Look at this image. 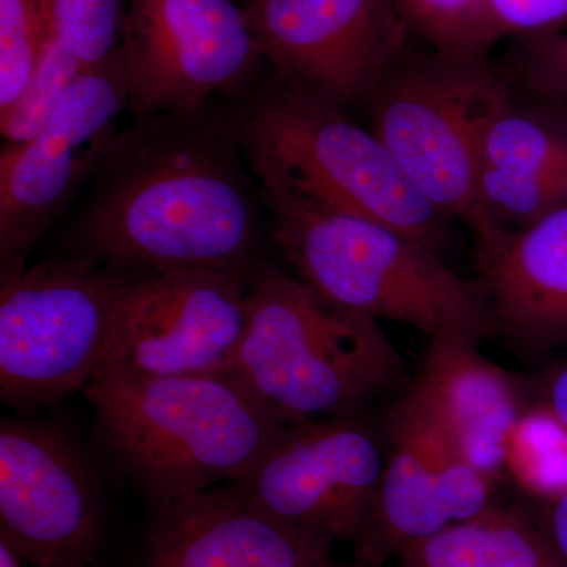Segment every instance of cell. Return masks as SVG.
<instances>
[{"label":"cell","mask_w":567,"mask_h":567,"mask_svg":"<svg viewBox=\"0 0 567 567\" xmlns=\"http://www.w3.org/2000/svg\"><path fill=\"white\" fill-rule=\"evenodd\" d=\"M246 163L238 106L133 118L70 223L66 252L118 271L204 270L248 278L270 238Z\"/></svg>","instance_id":"1"},{"label":"cell","mask_w":567,"mask_h":567,"mask_svg":"<svg viewBox=\"0 0 567 567\" xmlns=\"http://www.w3.org/2000/svg\"><path fill=\"white\" fill-rule=\"evenodd\" d=\"M84 391L112 458L152 507L233 483L292 425L229 374L148 375L103 361Z\"/></svg>","instance_id":"2"},{"label":"cell","mask_w":567,"mask_h":567,"mask_svg":"<svg viewBox=\"0 0 567 567\" xmlns=\"http://www.w3.org/2000/svg\"><path fill=\"white\" fill-rule=\"evenodd\" d=\"M237 106L246 163L265 199L386 224L442 251L450 218L371 128L275 71Z\"/></svg>","instance_id":"3"},{"label":"cell","mask_w":567,"mask_h":567,"mask_svg":"<svg viewBox=\"0 0 567 567\" xmlns=\"http://www.w3.org/2000/svg\"><path fill=\"white\" fill-rule=\"evenodd\" d=\"M248 282V327L229 375L276 416H358L404 385V361L375 320L328 303L270 259Z\"/></svg>","instance_id":"4"},{"label":"cell","mask_w":567,"mask_h":567,"mask_svg":"<svg viewBox=\"0 0 567 567\" xmlns=\"http://www.w3.org/2000/svg\"><path fill=\"white\" fill-rule=\"evenodd\" d=\"M271 241L292 275L328 303L375 322L409 324L429 341L481 344L495 324L477 282L386 224L265 199Z\"/></svg>","instance_id":"5"},{"label":"cell","mask_w":567,"mask_h":567,"mask_svg":"<svg viewBox=\"0 0 567 567\" xmlns=\"http://www.w3.org/2000/svg\"><path fill=\"white\" fill-rule=\"evenodd\" d=\"M511 92L506 71L483 55L405 50L365 106L372 133L406 177L436 210L464 223L475 246L496 234L477 203L481 144Z\"/></svg>","instance_id":"6"},{"label":"cell","mask_w":567,"mask_h":567,"mask_svg":"<svg viewBox=\"0 0 567 567\" xmlns=\"http://www.w3.org/2000/svg\"><path fill=\"white\" fill-rule=\"evenodd\" d=\"M125 271L47 257L0 284V398L18 410L85 390L110 350Z\"/></svg>","instance_id":"7"},{"label":"cell","mask_w":567,"mask_h":567,"mask_svg":"<svg viewBox=\"0 0 567 567\" xmlns=\"http://www.w3.org/2000/svg\"><path fill=\"white\" fill-rule=\"evenodd\" d=\"M128 111L118 48L82 71L47 125L0 155V284L25 270L32 249L102 169Z\"/></svg>","instance_id":"8"},{"label":"cell","mask_w":567,"mask_h":567,"mask_svg":"<svg viewBox=\"0 0 567 567\" xmlns=\"http://www.w3.org/2000/svg\"><path fill=\"white\" fill-rule=\"evenodd\" d=\"M121 50L133 118L244 103L270 69L237 0H128Z\"/></svg>","instance_id":"9"},{"label":"cell","mask_w":567,"mask_h":567,"mask_svg":"<svg viewBox=\"0 0 567 567\" xmlns=\"http://www.w3.org/2000/svg\"><path fill=\"white\" fill-rule=\"evenodd\" d=\"M276 74L328 106H368L412 35L395 0H252L245 7Z\"/></svg>","instance_id":"10"},{"label":"cell","mask_w":567,"mask_h":567,"mask_svg":"<svg viewBox=\"0 0 567 567\" xmlns=\"http://www.w3.org/2000/svg\"><path fill=\"white\" fill-rule=\"evenodd\" d=\"M0 540L32 567L89 566L102 550L99 476L58 424L0 423Z\"/></svg>","instance_id":"11"},{"label":"cell","mask_w":567,"mask_h":567,"mask_svg":"<svg viewBox=\"0 0 567 567\" xmlns=\"http://www.w3.org/2000/svg\"><path fill=\"white\" fill-rule=\"evenodd\" d=\"M386 454L358 416L292 424L244 476L237 494L295 528L357 543L379 495Z\"/></svg>","instance_id":"12"},{"label":"cell","mask_w":567,"mask_h":567,"mask_svg":"<svg viewBox=\"0 0 567 567\" xmlns=\"http://www.w3.org/2000/svg\"><path fill=\"white\" fill-rule=\"evenodd\" d=\"M248 315L245 276L125 271L104 361L148 375L229 374Z\"/></svg>","instance_id":"13"},{"label":"cell","mask_w":567,"mask_h":567,"mask_svg":"<svg viewBox=\"0 0 567 567\" xmlns=\"http://www.w3.org/2000/svg\"><path fill=\"white\" fill-rule=\"evenodd\" d=\"M331 546L224 484L152 507L141 567H333Z\"/></svg>","instance_id":"14"},{"label":"cell","mask_w":567,"mask_h":567,"mask_svg":"<svg viewBox=\"0 0 567 567\" xmlns=\"http://www.w3.org/2000/svg\"><path fill=\"white\" fill-rule=\"evenodd\" d=\"M477 286L495 324L517 349L567 347V205L516 233L475 246Z\"/></svg>","instance_id":"15"},{"label":"cell","mask_w":567,"mask_h":567,"mask_svg":"<svg viewBox=\"0 0 567 567\" xmlns=\"http://www.w3.org/2000/svg\"><path fill=\"white\" fill-rule=\"evenodd\" d=\"M445 425L466 461L492 477L506 465L524 399L514 377L466 341H431L412 383Z\"/></svg>","instance_id":"16"},{"label":"cell","mask_w":567,"mask_h":567,"mask_svg":"<svg viewBox=\"0 0 567 567\" xmlns=\"http://www.w3.org/2000/svg\"><path fill=\"white\" fill-rule=\"evenodd\" d=\"M390 429L379 495L363 535L354 543L363 567L382 566L409 544L454 524L409 393L399 399Z\"/></svg>","instance_id":"17"},{"label":"cell","mask_w":567,"mask_h":567,"mask_svg":"<svg viewBox=\"0 0 567 567\" xmlns=\"http://www.w3.org/2000/svg\"><path fill=\"white\" fill-rule=\"evenodd\" d=\"M395 557L401 567H565L539 522L495 505Z\"/></svg>","instance_id":"18"},{"label":"cell","mask_w":567,"mask_h":567,"mask_svg":"<svg viewBox=\"0 0 567 567\" xmlns=\"http://www.w3.org/2000/svg\"><path fill=\"white\" fill-rule=\"evenodd\" d=\"M481 163L536 177L567 174V112L539 102H520L511 92L487 123Z\"/></svg>","instance_id":"19"},{"label":"cell","mask_w":567,"mask_h":567,"mask_svg":"<svg viewBox=\"0 0 567 567\" xmlns=\"http://www.w3.org/2000/svg\"><path fill=\"white\" fill-rule=\"evenodd\" d=\"M477 203L494 233H516L567 205V174L536 177L483 167Z\"/></svg>","instance_id":"20"},{"label":"cell","mask_w":567,"mask_h":567,"mask_svg":"<svg viewBox=\"0 0 567 567\" xmlns=\"http://www.w3.org/2000/svg\"><path fill=\"white\" fill-rule=\"evenodd\" d=\"M51 33L47 0H0V115L31 84Z\"/></svg>","instance_id":"21"},{"label":"cell","mask_w":567,"mask_h":567,"mask_svg":"<svg viewBox=\"0 0 567 567\" xmlns=\"http://www.w3.org/2000/svg\"><path fill=\"white\" fill-rule=\"evenodd\" d=\"M506 465L543 502L563 494L567 491V429L544 406L525 413L511 440Z\"/></svg>","instance_id":"22"},{"label":"cell","mask_w":567,"mask_h":567,"mask_svg":"<svg viewBox=\"0 0 567 567\" xmlns=\"http://www.w3.org/2000/svg\"><path fill=\"white\" fill-rule=\"evenodd\" d=\"M89 66L51 33L35 76L11 110L0 115L3 147L14 148L31 141L47 125L73 82Z\"/></svg>","instance_id":"23"},{"label":"cell","mask_w":567,"mask_h":567,"mask_svg":"<svg viewBox=\"0 0 567 567\" xmlns=\"http://www.w3.org/2000/svg\"><path fill=\"white\" fill-rule=\"evenodd\" d=\"M128 0H47L52 33L84 66L121 48Z\"/></svg>","instance_id":"24"},{"label":"cell","mask_w":567,"mask_h":567,"mask_svg":"<svg viewBox=\"0 0 567 567\" xmlns=\"http://www.w3.org/2000/svg\"><path fill=\"white\" fill-rule=\"evenodd\" d=\"M409 25L434 51L453 55H483V0H395Z\"/></svg>","instance_id":"25"},{"label":"cell","mask_w":567,"mask_h":567,"mask_svg":"<svg viewBox=\"0 0 567 567\" xmlns=\"http://www.w3.org/2000/svg\"><path fill=\"white\" fill-rule=\"evenodd\" d=\"M514 82L547 106L567 112V33H546L528 39L513 73Z\"/></svg>","instance_id":"26"},{"label":"cell","mask_w":567,"mask_h":567,"mask_svg":"<svg viewBox=\"0 0 567 567\" xmlns=\"http://www.w3.org/2000/svg\"><path fill=\"white\" fill-rule=\"evenodd\" d=\"M567 22V0H483L481 47L484 54L505 37L554 33Z\"/></svg>","instance_id":"27"},{"label":"cell","mask_w":567,"mask_h":567,"mask_svg":"<svg viewBox=\"0 0 567 567\" xmlns=\"http://www.w3.org/2000/svg\"><path fill=\"white\" fill-rule=\"evenodd\" d=\"M537 522L546 532L563 565L567 567V491L544 502Z\"/></svg>","instance_id":"28"},{"label":"cell","mask_w":567,"mask_h":567,"mask_svg":"<svg viewBox=\"0 0 567 567\" xmlns=\"http://www.w3.org/2000/svg\"><path fill=\"white\" fill-rule=\"evenodd\" d=\"M540 394H543L540 406H544L559 424L567 429V361L548 372L540 388Z\"/></svg>","instance_id":"29"},{"label":"cell","mask_w":567,"mask_h":567,"mask_svg":"<svg viewBox=\"0 0 567 567\" xmlns=\"http://www.w3.org/2000/svg\"><path fill=\"white\" fill-rule=\"evenodd\" d=\"M25 565H28V563H25L13 548L0 540V567H25Z\"/></svg>","instance_id":"30"},{"label":"cell","mask_w":567,"mask_h":567,"mask_svg":"<svg viewBox=\"0 0 567 567\" xmlns=\"http://www.w3.org/2000/svg\"><path fill=\"white\" fill-rule=\"evenodd\" d=\"M238 3H241V6L246 7L249 2H252V0H237Z\"/></svg>","instance_id":"31"},{"label":"cell","mask_w":567,"mask_h":567,"mask_svg":"<svg viewBox=\"0 0 567 567\" xmlns=\"http://www.w3.org/2000/svg\"><path fill=\"white\" fill-rule=\"evenodd\" d=\"M78 567H89V566H78Z\"/></svg>","instance_id":"32"},{"label":"cell","mask_w":567,"mask_h":567,"mask_svg":"<svg viewBox=\"0 0 567 567\" xmlns=\"http://www.w3.org/2000/svg\"><path fill=\"white\" fill-rule=\"evenodd\" d=\"M361 567H363V566H361Z\"/></svg>","instance_id":"33"}]
</instances>
